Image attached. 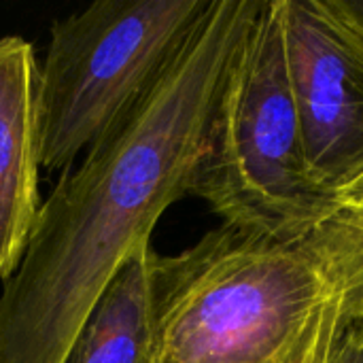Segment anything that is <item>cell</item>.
Returning <instances> with one entry per match:
<instances>
[{"instance_id": "obj_1", "label": "cell", "mask_w": 363, "mask_h": 363, "mask_svg": "<svg viewBox=\"0 0 363 363\" xmlns=\"http://www.w3.org/2000/svg\"><path fill=\"white\" fill-rule=\"evenodd\" d=\"M262 0H213L151 91L40 204L0 294V363H62L121 264L191 196L230 66Z\"/></svg>"}, {"instance_id": "obj_2", "label": "cell", "mask_w": 363, "mask_h": 363, "mask_svg": "<svg viewBox=\"0 0 363 363\" xmlns=\"http://www.w3.org/2000/svg\"><path fill=\"white\" fill-rule=\"evenodd\" d=\"M153 363H334L363 325V211L298 238L234 225L149 257Z\"/></svg>"}, {"instance_id": "obj_3", "label": "cell", "mask_w": 363, "mask_h": 363, "mask_svg": "<svg viewBox=\"0 0 363 363\" xmlns=\"http://www.w3.org/2000/svg\"><path fill=\"white\" fill-rule=\"evenodd\" d=\"M191 196L208 202L225 225L283 240L345 208L306 157L279 0H262L236 51Z\"/></svg>"}, {"instance_id": "obj_4", "label": "cell", "mask_w": 363, "mask_h": 363, "mask_svg": "<svg viewBox=\"0 0 363 363\" xmlns=\"http://www.w3.org/2000/svg\"><path fill=\"white\" fill-rule=\"evenodd\" d=\"M213 0H102L51 26L38 66L40 166L68 168L164 77Z\"/></svg>"}, {"instance_id": "obj_5", "label": "cell", "mask_w": 363, "mask_h": 363, "mask_svg": "<svg viewBox=\"0 0 363 363\" xmlns=\"http://www.w3.org/2000/svg\"><path fill=\"white\" fill-rule=\"evenodd\" d=\"M279 9L308 164L342 196L363 177V34L328 0Z\"/></svg>"}, {"instance_id": "obj_6", "label": "cell", "mask_w": 363, "mask_h": 363, "mask_svg": "<svg viewBox=\"0 0 363 363\" xmlns=\"http://www.w3.org/2000/svg\"><path fill=\"white\" fill-rule=\"evenodd\" d=\"M38 64L21 36L0 38V281L17 270L38 211Z\"/></svg>"}, {"instance_id": "obj_7", "label": "cell", "mask_w": 363, "mask_h": 363, "mask_svg": "<svg viewBox=\"0 0 363 363\" xmlns=\"http://www.w3.org/2000/svg\"><path fill=\"white\" fill-rule=\"evenodd\" d=\"M147 245L106 283L62 363H153Z\"/></svg>"}, {"instance_id": "obj_8", "label": "cell", "mask_w": 363, "mask_h": 363, "mask_svg": "<svg viewBox=\"0 0 363 363\" xmlns=\"http://www.w3.org/2000/svg\"><path fill=\"white\" fill-rule=\"evenodd\" d=\"M334 363H363V325L345 338Z\"/></svg>"}, {"instance_id": "obj_9", "label": "cell", "mask_w": 363, "mask_h": 363, "mask_svg": "<svg viewBox=\"0 0 363 363\" xmlns=\"http://www.w3.org/2000/svg\"><path fill=\"white\" fill-rule=\"evenodd\" d=\"M332 9L347 19L357 32L363 34V2H353V0H328Z\"/></svg>"}, {"instance_id": "obj_10", "label": "cell", "mask_w": 363, "mask_h": 363, "mask_svg": "<svg viewBox=\"0 0 363 363\" xmlns=\"http://www.w3.org/2000/svg\"><path fill=\"white\" fill-rule=\"evenodd\" d=\"M342 200H345V206H353V208L363 211V177L353 187H349L342 194Z\"/></svg>"}]
</instances>
